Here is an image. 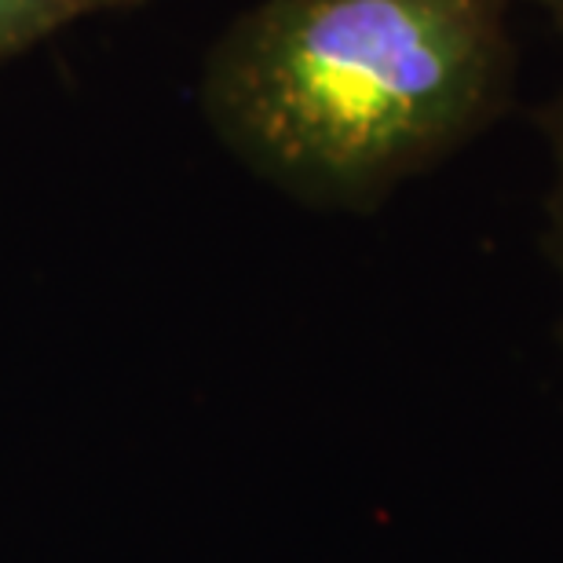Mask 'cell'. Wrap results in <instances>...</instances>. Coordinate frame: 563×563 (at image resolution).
I'll list each match as a JSON object with an SVG mask.
<instances>
[{"label": "cell", "mask_w": 563, "mask_h": 563, "mask_svg": "<svg viewBox=\"0 0 563 563\" xmlns=\"http://www.w3.org/2000/svg\"><path fill=\"white\" fill-rule=\"evenodd\" d=\"M509 4H531L549 19V26L556 30V37L563 41V0H509Z\"/></svg>", "instance_id": "obj_4"}, {"label": "cell", "mask_w": 563, "mask_h": 563, "mask_svg": "<svg viewBox=\"0 0 563 563\" xmlns=\"http://www.w3.org/2000/svg\"><path fill=\"white\" fill-rule=\"evenodd\" d=\"M542 132H545L549 154H553V242H556V264L563 275V88L542 110Z\"/></svg>", "instance_id": "obj_3"}, {"label": "cell", "mask_w": 563, "mask_h": 563, "mask_svg": "<svg viewBox=\"0 0 563 563\" xmlns=\"http://www.w3.org/2000/svg\"><path fill=\"white\" fill-rule=\"evenodd\" d=\"M509 0H261L209 52L220 140L314 206H374L509 114Z\"/></svg>", "instance_id": "obj_1"}, {"label": "cell", "mask_w": 563, "mask_h": 563, "mask_svg": "<svg viewBox=\"0 0 563 563\" xmlns=\"http://www.w3.org/2000/svg\"><path fill=\"white\" fill-rule=\"evenodd\" d=\"M146 0H0V63L55 37L81 19L129 11Z\"/></svg>", "instance_id": "obj_2"}]
</instances>
